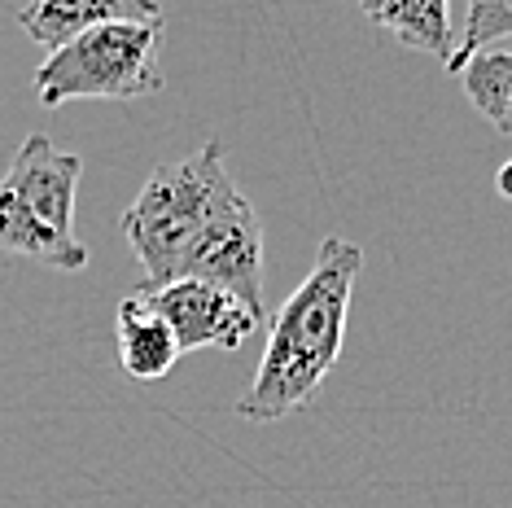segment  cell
<instances>
[{
	"instance_id": "cell-1",
	"label": "cell",
	"mask_w": 512,
	"mask_h": 508,
	"mask_svg": "<svg viewBox=\"0 0 512 508\" xmlns=\"http://www.w3.org/2000/svg\"><path fill=\"white\" fill-rule=\"evenodd\" d=\"M364 272V250L346 237H324L307 281L276 311L267 351L259 360L250 390L237 399V417L246 421H285L289 412L307 408L311 395L333 373L346 342L351 290Z\"/></svg>"
},
{
	"instance_id": "cell-2",
	"label": "cell",
	"mask_w": 512,
	"mask_h": 508,
	"mask_svg": "<svg viewBox=\"0 0 512 508\" xmlns=\"http://www.w3.org/2000/svg\"><path fill=\"white\" fill-rule=\"evenodd\" d=\"M237 193L241 189L228 176L219 141H206L180 163H162L149 171L145 189L123 215V237L145 268V290L184 281L197 241Z\"/></svg>"
},
{
	"instance_id": "cell-3",
	"label": "cell",
	"mask_w": 512,
	"mask_h": 508,
	"mask_svg": "<svg viewBox=\"0 0 512 508\" xmlns=\"http://www.w3.org/2000/svg\"><path fill=\"white\" fill-rule=\"evenodd\" d=\"M79 163L62 154L44 132L18 145L14 163L0 176V254L44 263L57 272L88 268V246L75 233Z\"/></svg>"
},
{
	"instance_id": "cell-4",
	"label": "cell",
	"mask_w": 512,
	"mask_h": 508,
	"mask_svg": "<svg viewBox=\"0 0 512 508\" xmlns=\"http://www.w3.org/2000/svg\"><path fill=\"white\" fill-rule=\"evenodd\" d=\"M162 27L167 18H127L101 22L66 49L44 57L36 71V97L44 110L66 101H136L162 92Z\"/></svg>"
},
{
	"instance_id": "cell-5",
	"label": "cell",
	"mask_w": 512,
	"mask_h": 508,
	"mask_svg": "<svg viewBox=\"0 0 512 508\" xmlns=\"http://www.w3.org/2000/svg\"><path fill=\"white\" fill-rule=\"evenodd\" d=\"M184 281L219 285V290L237 294L254 316H267L263 311V219L246 193H237L215 215V224L206 228L189 268H184Z\"/></svg>"
},
{
	"instance_id": "cell-6",
	"label": "cell",
	"mask_w": 512,
	"mask_h": 508,
	"mask_svg": "<svg viewBox=\"0 0 512 508\" xmlns=\"http://www.w3.org/2000/svg\"><path fill=\"white\" fill-rule=\"evenodd\" d=\"M141 294L162 316V325L171 329L180 355L206 351V346H215V351H237V346L263 325V316H254L237 294L219 290V285H206V281H171V285H162V290H141Z\"/></svg>"
},
{
	"instance_id": "cell-7",
	"label": "cell",
	"mask_w": 512,
	"mask_h": 508,
	"mask_svg": "<svg viewBox=\"0 0 512 508\" xmlns=\"http://www.w3.org/2000/svg\"><path fill=\"white\" fill-rule=\"evenodd\" d=\"M127 18H162V9L154 0H36V5L18 9V27L49 53L66 49L71 40L101 27V22Z\"/></svg>"
},
{
	"instance_id": "cell-8",
	"label": "cell",
	"mask_w": 512,
	"mask_h": 508,
	"mask_svg": "<svg viewBox=\"0 0 512 508\" xmlns=\"http://www.w3.org/2000/svg\"><path fill=\"white\" fill-rule=\"evenodd\" d=\"M114 338H119V364L127 377L136 381H158L167 377L180 360V346L171 338V329L162 325V316L145 303V294L123 298L114 311Z\"/></svg>"
},
{
	"instance_id": "cell-9",
	"label": "cell",
	"mask_w": 512,
	"mask_h": 508,
	"mask_svg": "<svg viewBox=\"0 0 512 508\" xmlns=\"http://www.w3.org/2000/svg\"><path fill=\"white\" fill-rule=\"evenodd\" d=\"M364 18L372 27L386 31V36H394L399 44H407V49L434 53L442 62H451V53H456V31H451L447 0H390V5L368 0Z\"/></svg>"
},
{
	"instance_id": "cell-10",
	"label": "cell",
	"mask_w": 512,
	"mask_h": 508,
	"mask_svg": "<svg viewBox=\"0 0 512 508\" xmlns=\"http://www.w3.org/2000/svg\"><path fill=\"white\" fill-rule=\"evenodd\" d=\"M464 92H469V101L477 106L491 127L504 132L508 123V106H512V49H482L473 53L469 62H464Z\"/></svg>"
},
{
	"instance_id": "cell-11",
	"label": "cell",
	"mask_w": 512,
	"mask_h": 508,
	"mask_svg": "<svg viewBox=\"0 0 512 508\" xmlns=\"http://www.w3.org/2000/svg\"><path fill=\"white\" fill-rule=\"evenodd\" d=\"M508 36H512V0H473L469 18H464V36H456V53H451L447 71L460 75L473 53L499 49V40Z\"/></svg>"
},
{
	"instance_id": "cell-12",
	"label": "cell",
	"mask_w": 512,
	"mask_h": 508,
	"mask_svg": "<svg viewBox=\"0 0 512 508\" xmlns=\"http://www.w3.org/2000/svg\"><path fill=\"white\" fill-rule=\"evenodd\" d=\"M495 189L504 193V198H512V158H508L504 167H499V176H495Z\"/></svg>"
},
{
	"instance_id": "cell-13",
	"label": "cell",
	"mask_w": 512,
	"mask_h": 508,
	"mask_svg": "<svg viewBox=\"0 0 512 508\" xmlns=\"http://www.w3.org/2000/svg\"><path fill=\"white\" fill-rule=\"evenodd\" d=\"M504 136H512V106H508V123H504Z\"/></svg>"
}]
</instances>
